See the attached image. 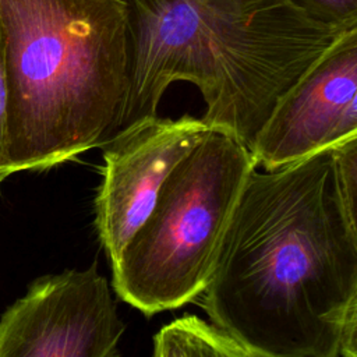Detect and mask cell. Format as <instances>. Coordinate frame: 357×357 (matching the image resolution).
<instances>
[{
  "label": "cell",
  "instance_id": "cell-1",
  "mask_svg": "<svg viewBox=\"0 0 357 357\" xmlns=\"http://www.w3.org/2000/svg\"><path fill=\"white\" fill-rule=\"evenodd\" d=\"M357 293V241L332 148L250 172L201 293L255 357H337Z\"/></svg>",
  "mask_w": 357,
  "mask_h": 357
},
{
  "label": "cell",
  "instance_id": "cell-2",
  "mask_svg": "<svg viewBox=\"0 0 357 357\" xmlns=\"http://www.w3.org/2000/svg\"><path fill=\"white\" fill-rule=\"evenodd\" d=\"M124 3L128 93L121 128L156 116L167 86L188 81L205 102L201 119L250 151L279 99L340 35L290 0Z\"/></svg>",
  "mask_w": 357,
  "mask_h": 357
},
{
  "label": "cell",
  "instance_id": "cell-3",
  "mask_svg": "<svg viewBox=\"0 0 357 357\" xmlns=\"http://www.w3.org/2000/svg\"><path fill=\"white\" fill-rule=\"evenodd\" d=\"M13 173L47 170L121 128L124 0H0Z\"/></svg>",
  "mask_w": 357,
  "mask_h": 357
},
{
  "label": "cell",
  "instance_id": "cell-4",
  "mask_svg": "<svg viewBox=\"0 0 357 357\" xmlns=\"http://www.w3.org/2000/svg\"><path fill=\"white\" fill-rule=\"evenodd\" d=\"M255 166L248 146L212 127L169 173L149 215L112 264L119 297L151 317L201 296Z\"/></svg>",
  "mask_w": 357,
  "mask_h": 357
},
{
  "label": "cell",
  "instance_id": "cell-5",
  "mask_svg": "<svg viewBox=\"0 0 357 357\" xmlns=\"http://www.w3.org/2000/svg\"><path fill=\"white\" fill-rule=\"evenodd\" d=\"M126 325L96 264L38 278L0 317V357H114Z\"/></svg>",
  "mask_w": 357,
  "mask_h": 357
},
{
  "label": "cell",
  "instance_id": "cell-6",
  "mask_svg": "<svg viewBox=\"0 0 357 357\" xmlns=\"http://www.w3.org/2000/svg\"><path fill=\"white\" fill-rule=\"evenodd\" d=\"M211 128L187 114L176 120L156 114L123 127L102 145L95 226L110 264L149 215L169 173Z\"/></svg>",
  "mask_w": 357,
  "mask_h": 357
},
{
  "label": "cell",
  "instance_id": "cell-7",
  "mask_svg": "<svg viewBox=\"0 0 357 357\" xmlns=\"http://www.w3.org/2000/svg\"><path fill=\"white\" fill-rule=\"evenodd\" d=\"M357 93V29L340 33L279 99L251 153L275 169L328 148Z\"/></svg>",
  "mask_w": 357,
  "mask_h": 357
},
{
  "label": "cell",
  "instance_id": "cell-8",
  "mask_svg": "<svg viewBox=\"0 0 357 357\" xmlns=\"http://www.w3.org/2000/svg\"><path fill=\"white\" fill-rule=\"evenodd\" d=\"M153 356L255 357L236 336L197 315H187L162 326L153 336Z\"/></svg>",
  "mask_w": 357,
  "mask_h": 357
},
{
  "label": "cell",
  "instance_id": "cell-9",
  "mask_svg": "<svg viewBox=\"0 0 357 357\" xmlns=\"http://www.w3.org/2000/svg\"><path fill=\"white\" fill-rule=\"evenodd\" d=\"M331 148L344 211L357 241V134Z\"/></svg>",
  "mask_w": 357,
  "mask_h": 357
},
{
  "label": "cell",
  "instance_id": "cell-10",
  "mask_svg": "<svg viewBox=\"0 0 357 357\" xmlns=\"http://www.w3.org/2000/svg\"><path fill=\"white\" fill-rule=\"evenodd\" d=\"M312 22L343 33L357 29V0H290Z\"/></svg>",
  "mask_w": 357,
  "mask_h": 357
},
{
  "label": "cell",
  "instance_id": "cell-11",
  "mask_svg": "<svg viewBox=\"0 0 357 357\" xmlns=\"http://www.w3.org/2000/svg\"><path fill=\"white\" fill-rule=\"evenodd\" d=\"M13 174L8 152V82L0 35V184Z\"/></svg>",
  "mask_w": 357,
  "mask_h": 357
},
{
  "label": "cell",
  "instance_id": "cell-12",
  "mask_svg": "<svg viewBox=\"0 0 357 357\" xmlns=\"http://www.w3.org/2000/svg\"><path fill=\"white\" fill-rule=\"evenodd\" d=\"M339 356L357 357V296H354L343 317L339 337Z\"/></svg>",
  "mask_w": 357,
  "mask_h": 357
},
{
  "label": "cell",
  "instance_id": "cell-13",
  "mask_svg": "<svg viewBox=\"0 0 357 357\" xmlns=\"http://www.w3.org/2000/svg\"><path fill=\"white\" fill-rule=\"evenodd\" d=\"M354 134H357V93L351 100L350 106L347 107V110L344 112L343 117L340 119L339 124L336 126L335 131L332 132L328 142V148L347 139Z\"/></svg>",
  "mask_w": 357,
  "mask_h": 357
},
{
  "label": "cell",
  "instance_id": "cell-14",
  "mask_svg": "<svg viewBox=\"0 0 357 357\" xmlns=\"http://www.w3.org/2000/svg\"><path fill=\"white\" fill-rule=\"evenodd\" d=\"M356 296H357V293H356Z\"/></svg>",
  "mask_w": 357,
  "mask_h": 357
}]
</instances>
